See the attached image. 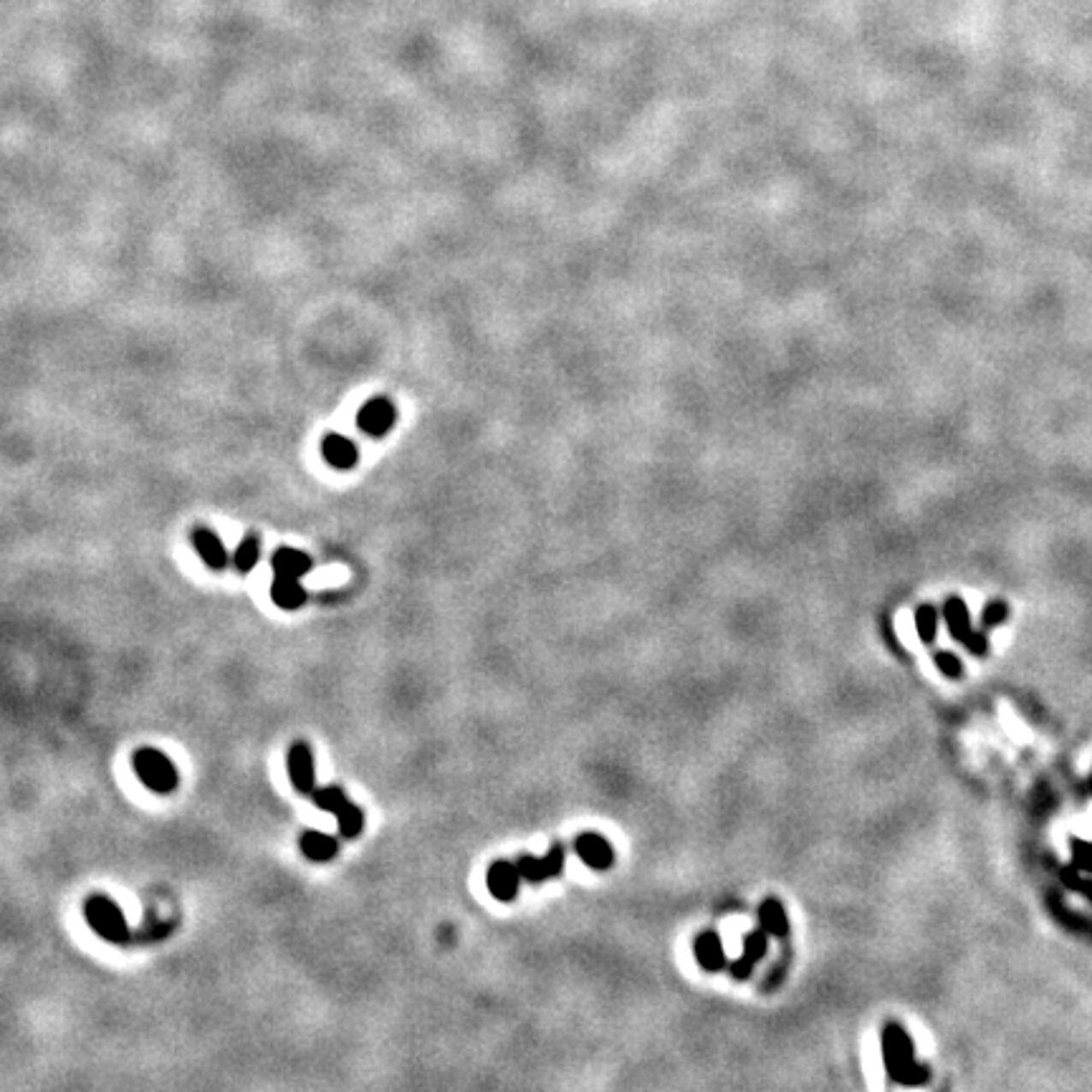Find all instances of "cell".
Returning <instances> with one entry per match:
<instances>
[{
  "instance_id": "4fadbf2b",
  "label": "cell",
  "mask_w": 1092,
  "mask_h": 1092,
  "mask_svg": "<svg viewBox=\"0 0 1092 1092\" xmlns=\"http://www.w3.org/2000/svg\"><path fill=\"white\" fill-rule=\"evenodd\" d=\"M271 600L281 609H299L306 602V590L301 587V579L276 577L271 585Z\"/></svg>"
},
{
  "instance_id": "30bf717a",
  "label": "cell",
  "mask_w": 1092,
  "mask_h": 1092,
  "mask_svg": "<svg viewBox=\"0 0 1092 1092\" xmlns=\"http://www.w3.org/2000/svg\"><path fill=\"white\" fill-rule=\"evenodd\" d=\"M322 453H324L329 466L331 468H339V471H349L357 463V448H354V442L349 437L336 436V433H331V436L322 440Z\"/></svg>"
},
{
  "instance_id": "ba28073f",
  "label": "cell",
  "mask_w": 1092,
  "mask_h": 1092,
  "mask_svg": "<svg viewBox=\"0 0 1092 1092\" xmlns=\"http://www.w3.org/2000/svg\"><path fill=\"white\" fill-rule=\"evenodd\" d=\"M577 855L585 865H590L592 870H607L614 863V852L612 845L602 837V834H582L577 840Z\"/></svg>"
},
{
  "instance_id": "3957f363",
  "label": "cell",
  "mask_w": 1092,
  "mask_h": 1092,
  "mask_svg": "<svg viewBox=\"0 0 1092 1092\" xmlns=\"http://www.w3.org/2000/svg\"><path fill=\"white\" fill-rule=\"evenodd\" d=\"M134 771L139 781L155 794H169L177 786V769L172 759L157 749H139L134 754Z\"/></svg>"
},
{
  "instance_id": "277c9868",
  "label": "cell",
  "mask_w": 1092,
  "mask_h": 1092,
  "mask_svg": "<svg viewBox=\"0 0 1092 1092\" xmlns=\"http://www.w3.org/2000/svg\"><path fill=\"white\" fill-rule=\"evenodd\" d=\"M288 779L299 794H314L317 789V771H314V754L306 741H296L288 749Z\"/></svg>"
},
{
  "instance_id": "7c38bea8",
  "label": "cell",
  "mask_w": 1092,
  "mask_h": 1092,
  "mask_svg": "<svg viewBox=\"0 0 1092 1092\" xmlns=\"http://www.w3.org/2000/svg\"><path fill=\"white\" fill-rule=\"evenodd\" d=\"M299 847H301L304 858L312 860V863H329L339 852V842L324 832H304L301 840H299Z\"/></svg>"
},
{
  "instance_id": "7a4b0ae2",
  "label": "cell",
  "mask_w": 1092,
  "mask_h": 1092,
  "mask_svg": "<svg viewBox=\"0 0 1092 1092\" xmlns=\"http://www.w3.org/2000/svg\"><path fill=\"white\" fill-rule=\"evenodd\" d=\"M84 916H86V923L92 926V930L99 938H104L107 943H116L119 946V943H127L129 941L127 918L119 911V905L114 900H110V898H104V895L89 898L86 905H84Z\"/></svg>"
},
{
  "instance_id": "52a82bcc",
  "label": "cell",
  "mask_w": 1092,
  "mask_h": 1092,
  "mask_svg": "<svg viewBox=\"0 0 1092 1092\" xmlns=\"http://www.w3.org/2000/svg\"><path fill=\"white\" fill-rule=\"evenodd\" d=\"M486 880H489V890H491L493 898L501 900V903H508L519 893L521 873H519V865H511L506 860H498V863H493L491 868H489Z\"/></svg>"
},
{
  "instance_id": "2e32d148",
  "label": "cell",
  "mask_w": 1092,
  "mask_h": 1092,
  "mask_svg": "<svg viewBox=\"0 0 1092 1092\" xmlns=\"http://www.w3.org/2000/svg\"><path fill=\"white\" fill-rule=\"evenodd\" d=\"M759 921H762V929L769 933V935H786L789 933V918H786V913H784V908H781V903L779 900H766L764 905H762V911H759Z\"/></svg>"
},
{
  "instance_id": "8fae6325",
  "label": "cell",
  "mask_w": 1092,
  "mask_h": 1092,
  "mask_svg": "<svg viewBox=\"0 0 1092 1092\" xmlns=\"http://www.w3.org/2000/svg\"><path fill=\"white\" fill-rule=\"evenodd\" d=\"M193 544H195V551H198V556L213 569V572H223L225 569V564H228V551H225V546L220 542L218 537L211 531V529H198L195 534H193Z\"/></svg>"
},
{
  "instance_id": "d6986e66",
  "label": "cell",
  "mask_w": 1092,
  "mask_h": 1092,
  "mask_svg": "<svg viewBox=\"0 0 1092 1092\" xmlns=\"http://www.w3.org/2000/svg\"><path fill=\"white\" fill-rule=\"evenodd\" d=\"M314 802H317V807L322 810V812H329V815H336L349 799H347V794L339 789V786H322V789H314Z\"/></svg>"
},
{
  "instance_id": "603a6c76",
  "label": "cell",
  "mask_w": 1092,
  "mask_h": 1092,
  "mask_svg": "<svg viewBox=\"0 0 1092 1092\" xmlns=\"http://www.w3.org/2000/svg\"><path fill=\"white\" fill-rule=\"evenodd\" d=\"M935 665L941 668V673L943 675H948V678H958L961 675V660L956 656H951V653H938L935 656Z\"/></svg>"
},
{
  "instance_id": "cb8c5ba5",
  "label": "cell",
  "mask_w": 1092,
  "mask_h": 1092,
  "mask_svg": "<svg viewBox=\"0 0 1092 1092\" xmlns=\"http://www.w3.org/2000/svg\"><path fill=\"white\" fill-rule=\"evenodd\" d=\"M751 969H754V964H751V961H746L744 956H741L739 961L728 964V971H731V976H733V979H749V976H751Z\"/></svg>"
},
{
  "instance_id": "d4e9b609",
  "label": "cell",
  "mask_w": 1092,
  "mask_h": 1092,
  "mask_svg": "<svg viewBox=\"0 0 1092 1092\" xmlns=\"http://www.w3.org/2000/svg\"><path fill=\"white\" fill-rule=\"evenodd\" d=\"M964 645H966L974 656H983V653H986V640H983V635H976V632H974V635H971Z\"/></svg>"
},
{
  "instance_id": "ffe728a7",
  "label": "cell",
  "mask_w": 1092,
  "mask_h": 1092,
  "mask_svg": "<svg viewBox=\"0 0 1092 1092\" xmlns=\"http://www.w3.org/2000/svg\"><path fill=\"white\" fill-rule=\"evenodd\" d=\"M766 935H769V933L762 929V930L749 933V935L744 938V958H746V961L757 964L759 958H764L766 946H769V938H766Z\"/></svg>"
},
{
  "instance_id": "9c48e42d",
  "label": "cell",
  "mask_w": 1092,
  "mask_h": 1092,
  "mask_svg": "<svg viewBox=\"0 0 1092 1092\" xmlns=\"http://www.w3.org/2000/svg\"><path fill=\"white\" fill-rule=\"evenodd\" d=\"M273 572H276V577H291V579H301L304 574H309L312 572V567H314V561H312V556L309 554H304V551H299V549H291V546H283V549H278L276 554H273Z\"/></svg>"
},
{
  "instance_id": "8992f818",
  "label": "cell",
  "mask_w": 1092,
  "mask_h": 1092,
  "mask_svg": "<svg viewBox=\"0 0 1092 1092\" xmlns=\"http://www.w3.org/2000/svg\"><path fill=\"white\" fill-rule=\"evenodd\" d=\"M519 873L524 880H529V882H544V880H551V877H556V875L564 870V850L556 845V847H551V852L546 855V858H531V855H524V858H519Z\"/></svg>"
},
{
  "instance_id": "5b68a950",
  "label": "cell",
  "mask_w": 1092,
  "mask_h": 1092,
  "mask_svg": "<svg viewBox=\"0 0 1092 1092\" xmlns=\"http://www.w3.org/2000/svg\"><path fill=\"white\" fill-rule=\"evenodd\" d=\"M357 425H359V428H362V433H367V436H372V437L387 436V433L392 430V425H395V407H392V402H389V400H384V397H375V400H370V402L359 410V415H357Z\"/></svg>"
},
{
  "instance_id": "e0dca14e",
  "label": "cell",
  "mask_w": 1092,
  "mask_h": 1092,
  "mask_svg": "<svg viewBox=\"0 0 1092 1092\" xmlns=\"http://www.w3.org/2000/svg\"><path fill=\"white\" fill-rule=\"evenodd\" d=\"M336 824H339V834H341L344 840H354V837H359V834H362V829H365V812H362L357 804L347 802V804L336 812Z\"/></svg>"
},
{
  "instance_id": "9a60e30c",
  "label": "cell",
  "mask_w": 1092,
  "mask_h": 1092,
  "mask_svg": "<svg viewBox=\"0 0 1092 1092\" xmlns=\"http://www.w3.org/2000/svg\"><path fill=\"white\" fill-rule=\"evenodd\" d=\"M943 614H946V622H948V630H951V635L956 638V640H961V643H966L974 632H971V620H969V609H966V604L964 600H958V597H951V600L946 602V607H943Z\"/></svg>"
},
{
  "instance_id": "6da1fadb",
  "label": "cell",
  "mask_w": 1092,
  "mask_h": 1092,
  "mask_svg": "<svg viewBox=\"0 0 1092 1092\" xmlns=\"http://www.w3.org/2000/svg\"><path fill=\"white\" fill-rule=\"evenodd\" d=\"M882 1057L890 1080L900 1085H923L929 1080V1070L913 1059V1042L898 1024H887L882 1032Z\"/></svg>"
},
{
  "instance_id": "7402d4cb",
  "label": "cell",
  "mask_w": 1092,
  "mask_h": 1092,
  "mask_svg": "<svg viewBox=\"0 0 1092 1092\" xmlns=\"http://www.w3.org/2000/svg\"><path fill=\"white\" fill-rule=\"evenodd\" d=\"M1009 614V607L1004 602H988L983 609V627H996L999 622H1004Z\"/></svg>"
},
{
  "instance_id": "44dd1931",
  "label": "cell",
  "mask_w": 1092,
  "mask_h": 1092,
  "mask_svg": "<svg viewBox=\"0 0 1092 1092\" xmlns=\"http://www.w3.org/2000/svg\"><path fill=\"white\" fill-rule=\"evenodd\" d=\"M916 625H918V635L923 643H930L935 638V625H938V614L930 604H921L916 612Z\"/></svg>"
},
{
  "instance_id": "5bb4252c",
  "label": "cell",
  "mask_w": 1092,
  "mask_h": 1092,
  "mask_svg": "<svg viewBox=\"0 0 1092 1092\" xmlns=\"http://www.w3.org/2000/svg\"><path fill=\"white\" fill-rule=\"evenodd\" d=\"M696 958L706 971H721L726 966V953L715 933H703L696 941Z\"/></svg>"
},
{
  "instance_id": "ac0fdd59",
  "label": "cell",
  "mask_w": 1092,
  "mask_h": 1092,
  "mask_svg": "<svg viewBox=\"0 0 1092 1092\" xmlns=\"http://www.w3.org/2000/svg\"><path fill=\"white\" fill-rule=\"evenodd\" d=\"M258 556H261V544H258V539L256 537H243L240 539V544L235 549V554H233V564H235V569L240 572V574H248V572H253V567L258 564Z\"/></svg>"
}]
</instances>
